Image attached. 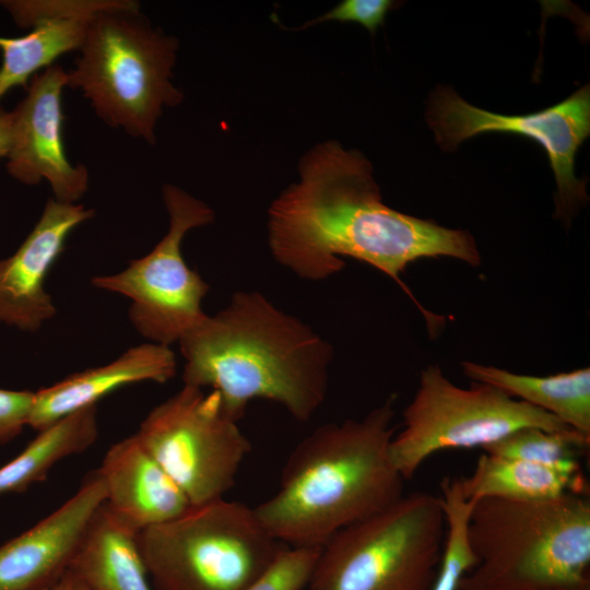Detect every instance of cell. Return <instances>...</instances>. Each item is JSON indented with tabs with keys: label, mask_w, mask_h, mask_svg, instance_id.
<instances>
[{
	"label": "cell",
	"mask_w": 590,
	"mask_h": 590,
	"mask_svg": "<svg viewBox=\"0 0 590 590\" xmlns=\"http://www.w3.org/2000/svg\"><path fill=\"white\" fill-rule=\"evenodd\" d=\"M299 175L269 208V246L275 260L310 281L341 271L342 257L366 262L393 279L420 307L429 332H437L444 318L417 303L400 273L421 258L451 257L480 266L472 234L386 205L370 162L339 142L315 145L303 156Z\"/></svg>",
	"instance_id": "obj_1"
},
{
	"label": "cell",
	"mask_w": 590,
	"mask_h": 590,
	"mask_svg": "<svg viewBox=\"0 0 590 590\" xmlns=\"http://www.w3.org/2000/svg\"><path fill=\"white\" fill-rule=\"evenodd\" d=\"M184 385L220 393L236 421L266 399L306 422L323 403L332 346L258 292L240 291L178 341Z\"/></svg>",
	"instance_id": "obj_2"
},
{
	"label": "cell",
	"mask_w": 590,
	"mask_h": 590,
	"mask_svg": "<svg viewBox=\"0 0 590 590\" xmlns=\"http://www.w3.org/2000/svg\"><path fill=\"white\" fill-rule=\"evenodd\" d=\"M394 397L362 420L318 427L291 452L276 492L253 507L279 542L321 548L342 529L404 494L390 458Z\"/></svg>",
	"instance_id": "obj_3"
},
{
	"label": "cell",
	"mask_w": 590,
	"mask_h": 590,
	"mask_svg": "<svg viewBox=\"0 0 590 590\" xmlns=\"http://www.w3.org/2000/svg\"><path fill=\"white\" fill-rule=\"evenodd\" d=\"M476 565L458 590H547L589 580V495L481 498L467 528Z\"/></svg>",
	"instance_id": "obj_4"
},
{
	"label": "cell",
	"mask_w": 590,
	"mask_h": 590,
	"mask_svg": "<svg viewBox=\"0 0 590 590\" xmlns=\"http://www.w3.org/2000/svg\"><path fill=\"white\" fill-rule=\"evenodd\" d=\"M177 49L137 1L123 0L90 21L67 86L80 90L106 125L154 145L163 109L184 99L170 80Z\"/></svg>",
	"instance_id": "obj_5"
},
{
	"label": "cell",
	"mask_w": 590,
	"mask_h": 590,
	"mask_svg": "<svg viewBox=\"0 0 590 590\" xmlns=\"http://www.w3.org/2000/svg\"><path fill=\"white\" fill-rule=\"evenodd\" d=\"M138 544L156 590H243L286 546L253 508L225 497L140 531Z\"/></svg>",
	"instance_id": "obj_6"
},
{
	"label": "cell",
	"mask_w": 590,
	"mask_h": 590,
	"mask_svg": "<svg viewBox=\"0 0 590 590\" xmlns=\"http://www.w3.org/2000/svg\"><path fill=\"white\" fill-rule=\"evenodd\" d=\"M446 540L440 496L403 494L333 535L321 548L308 590H430Z\"/></svg>",
	"instance_id": "obj_7"
},
{
	"label": "cell",
	"mask_w": 590,
	"mask_h": 590,
	"mask_svg": "<svg viewBox=\"0 0 590 590\" xmlns=\"http://www.w3.org/2000/svg\"><path fill=\"white\" fill-rule=\"evenodd\" d=\"M524 427L571 429L554 415L494 386L473 381L469 388H460L438 365H428L421 371L418 388L403 411V428L391 440L390 458L402 477L410 481L436 452L483 449Z\"/></svg>",
	"instance_id": "obj_8"
},
{
	"label": "cell",
	"mask_w": 590,
	"mask_h": 590,
	"mask_svg": "<svg viewBox=\"0 0 590 590\" xmlns=\"http://www.w3.org/2000/svg\"><path fill=\"white\" fill-rule=\"evenodd\" d=\"M217 391L184 385L152 409L135 435L191 505L225 497L251 444Z\"/></svg>",
	"instance_id": "obj_9"
},
{
	"label": "cell",
	"mask_w": 590,
	"mask_h": 590,
	"mask_svg": "<svg viewBox=\"0 0 590 590\" xmlns=\"http://www.w3.org/2000/svg\"><path fill=\"white\" fill-rule=\"evenodd\" d=\"M162 192L169 217L165 236L125 270L94 276L91 283L128 297L135 330L152 343L169 346L206 317L201 303L209 285L186 263L181 244L187 232L212 223L214 212L174 185H164Z\"/></svg>",
	"instance_id": "obj_10"
},
{
	"label": "cell",
	"mask_w": 590,
	"mask_h": 590,
	"mask_svg": "<svg viewBox=\"0 0 590 590\" xmlns=\"http://www.w3.org/2000/svg\"><path fill=\"white\" fill-rule=\"evenodd\" d=\"M426 120L437 144L448 152L485 132L520 134L540 144L557 187L554 216L566 223L589 200L587 180L575 175L577 152L590 134L589 84L554 106L526 115L492 113L468 103L451 87L437 85L429 95Z\"/></svg>",
	"instance_id": "obj_11"
},
{
	"label": "cell",
	"mask_w": 590,
	"mask_h": 590,
	"mask_svg": "<svg viewBox=\"0 0 590 590\" xmlns=\"http://www.w3.org/2000/svg\"><path fill=\"white\" fill-rule=\"evenodd\" d=\"M67 80V72L57 63L31 79L26 96L12 110L7 168L26 185L46 179L56 201L75 203L88 188V172L68 160L63 145L61 95Z\"/></svg>",
	"instance_id": "obj_12"
},
{
	"label": "cell",
	"mask_w": 590,
	"mask_h": 590,
	"mask_svg": "<svg viewBox=\"0 0 590 590\" xmlns=\"http://www.w3.org/2000/svg\"><path fill=\"white\" fill-rule=\"evenodd\" d=\"M105 496L104 481L94 470L69 499L0 545V590H40L59 582Z\"/></svg>",
	"instance_id": "obj_13"
},
{
	"label": "cell",
	"mask_w": 590,
	"mask_h": 590,
	"mask_svg": "<svg viewBox=\"0 0 590 590\" xmlns=\"http://www.w3.org/2000/svg\"><path fill=\"white\" fill-rule=\"evenodd\" d=\"M94 211L54 198L32 232L9 258L0 260V322L34 332L57 312L45 280L64 249L69 235Z\"/></svg>",
	"instance_id": "obj_14"
},
{
	"label": "cell",
	"mask_w": 590,
	"mask_h": 590,
	"mask_svg": "<svg viewBox=\"0 0 590 590\" xmlns=\"http://www.w3.org/2000/svg\"><path fill=\"white\" fill-rule=\"evenodd\" d=\"M97 471L105 484V507L137 532L167 522L191 506L135 434L113 444Z\"/></svg>",
	"instance_id": "obj_15"
},
{
	"label": "cell",
	"mask_w": 590,
	"mask_h": 590,
	"mask_svg": "<svg viewBox=\"0 0 590 590\" xmlns=\"http://www.w3.org/2000/svg\"><path fill=\"white\" fill-rule=\"evenodd\" d=\"M177 370L175 353L167 345L145 343L132 346L115 361L71 374L34 391L27 426L39 432L57 421L96 403L129 385L165 384Z\"/></svg>",
	"instance_id": "obj_16"
},
{
	"label": "cell",
	"mask_w": 590,
	"mask_h": 590,
	"mask_svg": "<svg viewBox=\"0 0 590 590\" xmlns=\"http://www.w3.org/2000/svg\"><path fill=\"white\" fill-rule=\"evenodd\" d=\"M138 533L103 503L86 527L67 573L90 590H153Z\"/></svg>",
	"instance_id": "obj_17"
},
{
	"label": "cell",
	"mask_w": 590,
	"mask_h": 590,
	"mask_svg": "<svg viewBox=\"0 0 590 590\" xmlns=\"http://www.w3.org/2000/svg\"><path fill=\"white\" fill-rule=\"evenodd\" d=\"M461 366L463 373L473 381L494 386L590 437L589 367L540 377L515 374L473 362H463Z\"/></svg>",
	"instance_id": "obj_18"
},
{
	"label": "cell",
	"mask_w": 590,
	"mask_h": 590,
	"mask_svg": "<svg viewBox=\"0 0 590 590\" xmlns=\"http://www.w3.org/2000/svg\"><path fill=\"white\" fill-rule=\"evenodd\" d=\"M469 502L502 498L520 502L546 500L567 493L589 495L583 473H566L544 465L483 452L473 472L459 479Z\"/></svg>",
	"instance_id": "obj_19"
},
{
	"label": "cell",
	"mask_w": 590,
	"mask_h": 590,
	"mask_svg": "<svg viewBox=\"0 0 590 590\" xmlns=\"http://www.w3.org/2000/svg\"><path fill=\"white\" fill-rule=\"evenodd\" d=\"M97 436L96 405L76 411L39 430L17 456L0 467V496L22 493L44 481L58 462L86 451Z\"/></svg>",
	"instance_id": "obj_20"
},
{
	"label": "cell",
	"mask_w": 590,
	"mask_h": 590,
	"mask_svg": "<svg viewBox=\"0 0 590 590\" xmlns=\"http://www.w3.org/2000/svg\"><path fill=\"white\" fill-rule=\"evenodd\" d=\"M92 19L46 20L35 23L23 36H0V98L12 87L26 86L61 55L79 50Z\"/></svg>",
	"instance_id": "obj_21"
},
{
	"label": "cell",
	"mask_w": 590,
	"mask_h": 590,
	"mask_svg": "<svg viewBox=\"0 0 590 590\" xmlns=\"http://www.w3.org/2000/svg\"><path fill=\"white\" fill-rule=\"evenodd\" d=\"M590 437L577 430L548 432L536 427L517 429L485 448L484 452L522 460L566 473H582L579 453L589 448Z\"/></svg>",
	"instance_id": "obj_22"
},
{
	"label": "cell",
	"mask_w": 590,
	"mask_h": 590,
	"mask_svg": "<svg viewBox=\"0 0 590 590\" xmlns=\"http://www.w3.org/2000/svg\"><path fill=\"white\" fill-rule=\"evenodd\" d=\"M440 491L446 540L440 567L430 590H458L462 577L477 563L467 536L472 502L463 497L459 477H444Z\"/></svg>",
	"instance_id": "obj_23"
},
{
	"label": "cell",
	"mask_w": 590,
	"mask_h": 590,
	"mask_svg": "<svg viewBox=\"0 0 590 590\" xmlns=\"http://www.w3.org/2000/svg\"><path fill=\"white\" fill-rule=\"evenodd\" d=\"M320 548L285 546L268 569L243 590H304Z\"/></svg>",
	"instance_id": "obj_24"
},
{
	"label": "cell",
	"mask_w": 590,
	"mask_h": 590,
	"mask_svg": "<svg viewBox=\"0 0 590 590\" xmlns=\"http://www.w3.org/2000/svg\"><path fill=\"white\" fill-rule=\"evenodd\" d=\"M123 0L79 1H0L21 27H32L46 20L92 19L102 11L113 9Z\"/></svg>",
	"instance_id": "obj_25"
},
{
	"label": "cell",
	"mask_w": 590,
	"mask_h": 590,
	"mask_svg": "<svg viewBox=\"0 0 590 590\" xmlns=\"http://www.w3.org/2000/svg\"><path fill=\"white\" fill-rule=\"evenodd\" d=\"M391 0H343L323 15L305 23L297 30L327 21L352 22L364 26L371 34L385 23L390 10L396 7Z\"/></svg>",
	"instance_id": "obj_26"
},
{
	"label": "cell",
	"mask_w": 590,
	"mask_h": 590,
	"mask_svg": "<svg viewBox=\"0 0 590 590\" xmlns=\"http://www.w3.org/2000/svg\"><path fill=\"white\" fill-rule=\"evenodd\" d=\"M34 391L0 388V447L17 437L27 426Z\"/></svg>",
	"instance_id": "obj_27"
},
{
	"label": "cell",
	"mask_w": 590,
	"mask_h": 590,
	"mask_svg": "<svg viewBox=\"0 0 590 590\" xmlns=\"http://www.w3.org/2000/svg\"><path fill=\"white\" fill-rule=\"evenodd\" d=\"M13 113L0 108V160L8 157L12 144Z\"/></svg>",
	"instance_id": "obj_28"
},
{
	"label": "cell",
	"mask_w": 590,
	"mask_h": 590,
	"mask_svg": "<svg viewBox=\"0 0 590 590\" xmlns=\"http://www.w3.org/2000/svg\"><path fill=\"white\" fill-rule=\"evenodd\" d=\"M40 590H74L72 577L67 573L56 585Z\"/></svg>",
	"instance_id": "obj_29"
},
{
	"label": "cell",
	"mask_w": 590,
	"mask_h": 590,
	"mask_svg": "<svg viewBox=\"0 0 590 590\" xmlns=\"http://www.w3.org/2000/svg\"><path fill=\"white\" fill-rule=\"evenodd\" d=\"M547 590H590V579L580 583L555 587Z\"/></svg>",
	"instance_id": "obj_30"
},
{
	"label": "cell",
	"mask_w": 590,
	"mask_h": 590,
	"mask_svg": "<svg viewBox=\"0 0 590 590\" xmlns=\"http://www.w3.org/2000/svg\"><path fill=\"white\" fill-rule=\"evenodd\" d=\"M73 583H74V590H90V589H87L86 587H84L83 585H81L80 582H78L74 579H73Z\"/></svg>",
	"instance_id": "obj_31"
}]
</instances>
